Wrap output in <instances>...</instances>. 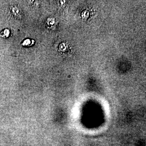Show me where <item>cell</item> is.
I'll return each instance as SVG.
<instances>
[{"label": "cell", "instance_id": "cell-3", "mask_svg": "<svg viewBox=\"0 0 146 146\" xmlns=\"http://www.w3.org/2000/svg\"><path fill=\"white\" fill-rule=\"evenodd\" d=\"M30 42V44H31V41H30V39H27V40H25V42L23 43V46H29Z\"/></svg>", "mask_w": 146, "mask_h": 146}, {"label": "cell", "instance_id": "cell-1", "mask_svg": "<svg viewBox=\"0 0 146 146\" xmlns=\"http://www.w3.org/2000/svg\"><path fill=\"white\" fill-rule=\"evenodd\" d=\"M11 12L16 18H20L22 14L21 9L16 5L13 6L11 8Z\"/></svg>", "mask_w": 146, "mask_h": 146}, {"label": "cell", "instance_id": "cell-2", "mask_svg": "<svg viewBox=\"0 0 146 146\" xmlns=\"http://www.w3.org/2000/svg\"><path fill=\"white\" fill-rule=\"evenodd\" d=\"M9 33H10V32L8 29H5L1 32L0 34V36L3 38H7L9 35Z\"/></svg>", "mask_w": 146, "mask_h": 146}]
</instances>
